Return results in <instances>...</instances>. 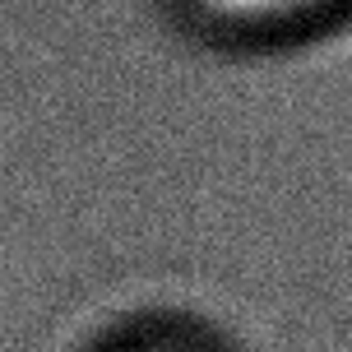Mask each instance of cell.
I'll use <instances>...</instances> for the list:
<instances>
[{
  "instance_id": "1",
  "label": "cell",
  "mask_w": 352,
  "mask_h": 352,
  "mask_svg": "<svg viewBox=\"0 0 352 352\" xmlns=\"http://www.w3.org/2000/svg\"><path fill=\"white\" fill-rule=\"evenodd\" d=\"M204 14L223 19V23H241V28H274V23H297V19L316 14L334 0H195Z\"/></svg>"
},
{
  "instance_id": "2",
  "label": "cell",
  "mask_w": 352,
  "mask_h": 352,
  "mask_svg": "<svg viewBox=\"0 0 352 352\" xmlns=\"http://www.w3.org/2000/svg\"><path fill=\"white\" fill-rule=\"evenodd\" d=\"M140 352H186V348H140Z\"/></svg>"
}]
</instances>
